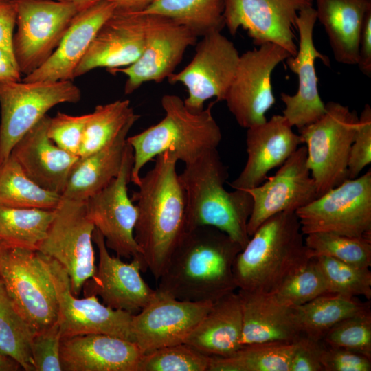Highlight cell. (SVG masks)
I'll use <instances>...</instances> for the list:
<instances>
[{
	"mask_svg": "<svg viewBox=\"0 0 371 371\" xmlns=\"http://www.w3.org/2000/svg\"><path fill=\"white\" fill-rule=\"evenodd\" d=\"M155 157L131 200L137 210L135 240L148 270L158 280L186 232V199L175 153L165 151Z\"/></svg>",
	"mask_w": 371,
	"mask_h": 371,
	"instance_id": "6da1fadb",
	"label": "cell"
},
{
	"mask_svg": "<svg viewBox=\"0 0 371 371\" xmlns=\"http://www.w3.org/2000/svg\"><path fill=\"white\" fill-rule=\"evenodd\" d=\"M242 249L214 227L187 231L159 278L157 289L181 300L214 302L237 289L234 265Z\"/></svg>",
	"mask_w": 371,
	"mask_h": 371,
	"instance_id": "7a4b0ae2",
	"label": "cell"
},
{
	"mask_svg": "<svg viewBox=\"0 0 371 371\" xmlns=\"http://www.w3.org/2000/svg\"><path fill=\"white\" fill-rule=\"evenodd\" d=\"M311 259L295 213H278L260 225L238 254L234 265L237 289L274 293Z\"/></svg>",
	"mask_w": 371,
	"mask_h": 371,
	"instance_id": "3957f363",
	"label": "cell"
},
{
	"mask_svg": "<svg viewBox=\"0 0 371 371\" xmlns=\"http://www.w3.org/2000/svg\"><path fill=\"white\" fill-rule=\"evenodd\" d=\"M179 177L186 199V232L211 226L227 234L243 249L250 236L247 224L253 200L247 190L224 188L229 174L217 148L185 165Z\"/></svg>",
	"mask_w": 371,
	"mask_h": 371,
	"instance_id": "277c9868",
	"label": "cell"
},
{
	"mask_svg": "<svg viewBox=\"0 0 371 371\" xmlns=\"http://www.w3.org/2000/svg\"><path fill=\"white\" fill-rule=\"evenodd\" d=\"M215 100L199 113L190 111L177 95L166 94L161 104L165 116L157 124L127 137L133 152L131 182L137 186L143 167L158 155L171 151L188 165L206 151L217 148L221 131L212 109Z\"/></svg>",
	"mask_w": 371,
	"mask_h": 371,
	"instance_id": "5b68a950",
	"label": "cell"
},
{
	"mask_svg": "<svg viewBox=\"0 0 371 371\" xmlns=\"http://www.w3.org/2000/svg\"><path fill=\"white\" fill-rule=\"evenodd\" d=\"M325 107L319 120L298 129L318 196L348 179L349 153L359 122L356 111L347 106L330 101Z\"/></svg>",
	"mask_w": 371,
	"mask_h": 371,
	"instance_id": "8992f818",
	"label": "cell"
},
{
	"mask_svg": "<svg viewBox=\"0 0 371 371\" xmlns=\"http://www.w3.org/2000/svg\"><path fill=\"white\" fill-rule=\"evenodd\" d=\"M0 282L16 308L35 333L56 322L58 302L55 289L38 251L1 243Z\"/></svg>",
	"mask_w": 371,
	"mask_h": 371,
	"instance_id": "52a82bcc",
	"label": "cell"
},
{
	"mask_svg": "<svg viewBox=\"0 0 371 371\" xmlns=\"http://www.w3.org/2000/svg\"><path fill=\"white\" fill-rule=\"evenodd\" d=\"M80 98L81 91L72 80L0 82V165L49 109Z\"/></svg>",
	"mask_w": 371,
	"mask_h": 371,
	"instance_id": "ba28073f",
	"label": "cell"
},
{
	"mask_svg": "<svg viewBox=\"0 0 371 371\" xmlns=\"http://www.w3.org/2000/svg\"><path fill=\"white\" fill-rule=\"evenodd\" d=\"M304 235L371 238V170L348 179L295 211Z\"/></svg>",
	"mask_w": 371,
	"mask_h": 371,
	"instance_id": "9c48e42d",
	"label": "cell"
},
{
	"mask_svg": "<svg viewBox=\"0 0 371 371\" xmlns=\"http://www.w3.org/2000/svg\"><path fill=\"white\" fill-rule=\"evenodd\" d=\"M13 52L22 74H30L52 54L72 19L81 10L74 3L52 0H15Z\"/></svg>",
	"mask_w": 371,
	"mask_h": 371,
	"instance_id": "30bf717a",
	"label": "cell"
},
{
	"mask_svg": "<svg viewBox=\"0 0 371 371\" xmlns=\"http://www.w3.org/2000/svg\"><path fill=\"white\" fill-rule=\"evenodd\" d=\"M95 229L86 213L85 201L63 199L38 251L56 260L70 278L71 290L79 296L95 270L92 234Z\"/></svg>",
	"mask_w": 371,
	"mask_h": 371,
	"instance_id": "8fae6325",
	"label": "cell"
},
{
	"mask_svg": "<svg viewBox=\"0 0 371 371\" xmlns=\"http://www.w3.org/2000/svg\"><path fill=\"white\" fill-rule=\"evenodd\" d=\"M133 165V148L127 142L118 175L85 201L86 213L104 236L108 249L120 258L137 259L148 269L134 237L137 210L128 194Z\"/></svg>",
	"mask_w": 371,
	"mask_h": 371,
	"instance_id": "7c38bea8",
	"label": "cell"
},
{
	"mask_svg": "<svg viewBox=\"0 0 371 371\" xmlns=\"http://www.w3.org/2000/svg\"><path fill=\"white\" fill-rule=\"evenodd\" d=\"M240 55L234 45L221 32H213L196 43L192 60L181 71L167 79L171 84L182 83L188 96L183 100L192 112L204 109L206 100L225 101L234 78Z\"/></svg>",
	"mask_w": 371,
	"mask_h": 371,
	"instance_id": "4fadbf2b",
	"label": "cell"
},
{
	"mask_svg": "<svg viewBox=\"0 0 371 371\" xmlns=\"http://www.w3.org/2000/svg\"><path fill=\"white\" fill-rule=\"evenodd\" d=\"M291 55L281 46L266 43L240 56L237 69L225 101L236 121L248 128L265 122L267 111L275 104L271 74Z\"/></svg>",
	"mask_w": 371,
	"mask_h": 371,
	"instance_id": "5bb4252c",
	"label": "cell"
},
{
	"mask_svg": "<svg viewBox=\"0 0 371 371\" xmlns=\"http://www.w3.org/2000/svg\"><path fill=\"white\" fill-rule=\"evenodd\" d=\"M40 253L55 289L58 302L56 322L62 337L95 333L134 341L133 314L111 308L101 303L95 295L82 298L75 296L65 269L56 260Z\"/></svg>",
	"mask_w": 371,
	"mask_h": 371,
	"instance_id": "9a60e30c",
	"label": "cell"
},
{
	"mask_svg": "<svg viewBox=\"0 0 371 371\" xmlns=\"http://www.w3.org/2000/svg\"><path fill=\"white\" fill-rule=\"evenodd\" d=\"M313 0H225V26L234 36L238 28L247 31L253 43L277 44L292 56L297 47L293 27L299 12L313 6Z\"/></svg>",
	"mask_w": 371,
	"mask_h": 371,
	"instance_id": "2e32d148",
	"label": "cell"
},
{
	"mask_svg": "<svg viewBox=\"0 0 371 371\" xmlns=\"http://www.w3.org/2000/svg\"><path fill=\"white\" fill-rule=\"evenodd\" d=\"M144 14L146 42L142 55L132 65L110 71L127 76L125 94L132 93L144 82H160L168 78L187 48L196 43L197 37L186 27L161 15Z\"/></svg>",
	"mask_w": 371,
	"mask_h": 371,
	"instance_id": "e0dca14e",
	"label": "cell"
},
{
	"mask_svg": "<svg viewBox=\"0 0 371 371\" xmlns=\"http://www.w3.org/2000/svg\"><path fill=\"white\" fill-rule=\"evenodd\" d=\"M247 191L253 200L247 224L249 236L271 216L283 212H295L314 201L318 194L307 164L306 146L298 147L265 183Z\"/></svg>",
	"mask_w": 371,
	"mask_h": 371,
	"instance_id": "ac0fdd59",
	"label": "cell"
},
{
	"mask_svg": "<svg viewBox=\"0 0 371 371\" xmlns=\"http://www.w3.org/2000/svg\"><path fill=\"white\" fill-rule=\"evenodd\" d=\"M156 290L150 302L133 315L134 341L144 354L185 343L213 304L181 300Z\"/></svg>",
	"mask_w": 371,
	"mask_h": 371,
	"instance_id": "d6986e66",
	"label": "cell"
},
{
	"mask_svg": "<svg viewBox=\"0 0 371 371\" xmlns=\"http://www.w3.org/2000/svg\"><path fill=\"white\" fill-rule=\"evenodd\" d=\"M316 21V12L313 6L299 12L295 20L299 47L295 56L286 59L289 69L297 76L298 87L294 95L281 93L280 98L285 106L282 115L292 127L298 129L319 120L326 111L319 93L315 60L319 58L328 67L330 64L329 58L319 52L314 45L313 29Z\"/></svg>",
	"mask_w": 371,
	"mask_h": 371,
	"instance_id": "ffe728a7",
	"label": "cell"
},
{
	"mask_svg": "<svg viewBox=\"0 0 371 371\" xmlns=\"http://www.w3.org/2000/svg\"><path fill=\"white\" fill-rule=\"evenodd\" d=\"M92 239L98 248L99 261L93 276L83 285L84 297L99 296L111 308L133 315L139 313L157 292L141 276V271L148 270L146 267L137 259L124 262L121 258L111 256L104 236L96 228Z\"/></svg>",
	"mask_w": 371,
	"mask_h": 371,
	"instance_id": "44dd1931",
	"label": "cell"
},
{
	"mask_svg": "<svg viewBox=\"0 0 371 371\" xmlns=\"http://www.w3.org/2000/svg\"><path fill=\"white\" fill-rule=\"evenodd\" d=\"M146 42V14L115 10L98 30L75 69L74 78L95 68L128 67L142 55Z\"/></svg>",
	"mask_w": 371,
	"mask_h": 371,
	"instance_id": "7402d4cb",
	"label": "cell"
},
{
	"mask_svg": "<svg viewBox=\"0 0 371 371\" xmlns=\"http://www.w3.org/2000/svg\"><path fill=\"white\" fill-rule=\"evenodd\" d=\"M302 143L283 115H274L269 120L247 128V161L231 187L247 190L260 186L267 173L280 166Z\"/></svg>",
	"mask_w": 371,
	"mask_h": 371,
	"instance_id": "603a6c76",
	"label": "cell"
},
{
	"mask_svg": "<svg viewBox=\"0 0 371 371\" xmlns=\"http://www.w3.org/2000/svg\"><path fill=\"white\" fill-rule=\"evenodd\" d=\"M50 119L45 115L16 142L10 155L36 184L62 195L79 157L60 148L49 138Z\"/></svg>",
	"mask_w": 371,
	"mask_h": 371,
	"instance_id": "cb8c5ba5",
	"label": "cell"
},
{
	"mask_svg": "<svg viewBox=\"0 0 371 371\" xmlns=\"http://www.w3.org/2000/svg\"><path fill=\"white\" fill-rule=\"evenodd\" d=\"M109 0L98 1L80 10L72 19L58 47L24 82L73 80L74 73L102 25L113 13Z\"/></svg>",
	"mask_w": 371,
	"mask_h": 371,
	"instance_id": "d4e9b609",
	"label": "cell"
},
{
	"mask_svg": "<svg viewBox=\"0 0 371 371\" xmlns=\"http://www.w3.org/2000/svg\"><path fill=\"white\" fill-rule=\"evenodd\" d=\"M144 353L137 344L106 334L62 337L63 371H138Z\"/></svg>",
	"mask_w": 371,
	"mask_h": 371,
	"instance_id": "484cf974",
	"label": "cell"
},
{
	"mask_svg": "<svg viewBox=\"0 0 371 371\" xmlns=\"http://www.w3.org/2000/svg\"><path fill=\"white\" fill-rule=\"evenodd\" d=\"M243 315L241 345L295 343L303 335L295 307L282 302L274 293L238 290Z\"/></svg>",
	"mask_w": 371,
	"mask_h": 371,
	"instance_id": "4316f807",
	"label": "cell"
},
{
	"mask_svg": "<svg viewBox=\"0 0 371 371\" xmlns=\"http://www.w3.org/2000/svg\"><path fill=\"white\" fill-rule=\"evenodd\" d=\"M242 333L241 303L234 291L213 302L185 344L208 356L227 357L242 347Z\"/></svg>",
	"mask_w": 371,
	"mask_h": 371,
	"instance_id": "83f0119b",
	"label": "cell"
},
{
	"mask_svg": "<svg viewBox=\"0 0 371 371\" xmlns=\"http://www.w3.org/2000/svg\"><path fill=\"white\" fill-rule=\"evenodd\" d=\"M315 3L317 20L324 28L335 60L357 65L361 30L371 0H315Z\"/></svg>",
	"mask_w": 371,
	"mask_h": 371,
	"instance_id": "f1b7e54d",
	"label": "cell"
},
{
	"mask_svg": "<svg viewBox=\"0 0 371 371\" xmlns=\"http://www.w3.org/2000/svg\"><path fill=\"white\" fill-rule=\"evenodd\" d=\"M133 125L126 126L110 144L100 150L78 157L61 195L63 199L85 201L118 175L128 134Z\"/></svg>",
	"mask_w": 371,
	"mask_h": 371,
	"instance_id": "f546056e",
	"label": "cell"
},
{
	"mask_svg": "<svg viewBox=\"0 0 371 371\" xmlns=\"http://www.w3.org/2000/svg\"><path fill=\"white\" fill-rule=\"evenodd\" d=\"M370 308V303H363L356 297L328 293L295 307V311L302 335L322 341L336 324Z\"/></svg>",
	"mask_w": 371,
	"mask_h": 371,
	"instance_id": "4dcf8cb0",
	"label": "cell"
},
{
	"mask_svg": "<svg viewBox=\"0 0 371 371\" xmlns=\"http://www.w3.org/2000/svg\"><path fill=\"white\" fill-rule=\"evenodd\" d=\"M225 0H153L142 12L167 17L190 30L197 38L225 27Z\"/></svg>",
	"mask_w": 371,
	"mask_h": 371,
	"instance_id": "1f68e13d",
	"label": "cell"
},
{
	"mask_svg": "<svg viewBox=\"0 0 371 371\" xmlns=\"http://www.w3.org/2000/svg\"><path fill=\"white\" fill-rule=\"evenodd\" d=\"M295 343L243 346L232 355L210 356L207 371H289Z\"/></svg>",
	"mask_w": 371,
	"mask_h": 371,
	"instance_id": "d6a6232c",
	"label": "cell"
},
{
	"mask_svg": "<svg viewBox=\"0 0 371 371\" xmlns=\"http://www.w3.org/2000/svg\"><path fill=\"white\" fill-rule=\"evenodd\" d=\"M55 210L0 206V242L38 251L47 236Z\"/></svg>",
	"mask_w": 371,
	"mask_h": 371,
	"instance_id": "836d02e7",
	"label": "cell"
},
{
	"mask_svg": "<svg viewBox=\"0 0 371 371\" xmlns=\"http://www.w3.org/2000/svg\"><path fill=\"white\" fill-rule=\"evenodd\" d=\"M61 200L32 181L11 155L0 165V206L54 210Z\"/></svg>",
	"mask_w": 371,
	"mask_h": 371,
	"instance_id": "e575fe53",
	"label": "cell"
},
{
	"mask_svg": "<svg viewBox=\"0 0 371 371\" xmlns=\"http://www.w3.org/2000/svg\"><path fill=\"white\" fill-rule=\"evenodd\" d=\"M139 117L128 100L98 105L89 113L78 157H85L104 148L126 126L135 124Z\"/></svg>",
	"mask_w": 371,
	"mask_h": 371,
	"instance_id": "d590c367",
	"label": "cell"
},
{
	"mask_svg": "<svg viewBox=\"0 0 371 371\" xmlns=\"http://www.w3.org/2000/svg\"><path fill=\"white\" fill-rule=\"evenodd\" d=\"M34 334L0 282V354L14 359L24 370L34 371L31 351Z\"/></svg>",
	"mask_w": 371,
	"mask_h": 371,
	"instance_id": "8d00e7d4",
	"label": "cell"
},
{
	"mask_svg": "<svg viewBox=\"0 0 371 371\" xmlns=\"http://www.w3.org/2000/svg\"><path fill=\"white\" fill-rule=\"evenodd\" d=\"M304 243L312 258L326 256L363 268L371 266V238H357L331 232L306 235Z\"/></svg>",
	"mask_w": 371,
	"mask_h": 371,
	"instance_id": "74e56055",
	"label": "cell"
},
{
	"mask_svg": "<svg viewBox=\"0 0 371 371\" xmlns=\"http://www.w3.org/2000/svg\"><path fill=\"white\" fill-rule=\"evenodd\" d=\"M325 280L328 293L371 299L370 268L353 266L333 258L314 257Z\"/></svg>",
	"mask_w": 371,
	"mask_h": 371,
	"instance_id": "f35d334b",
	"label": "cell"
},
{
	"mask_svg": "<svg viewBox=\"0 0 371 371\" xmlns=\"http://www.w3.org/2000/svg\"><path fill=\"white\" fill-rule=\"evenodd\" d=\"M210 356L183 343L143 355L138 371H207Z\"/></svg>",
	"mask_w": 371,
	"mask_h": 371,
	"instance_id": "ab89813d",
	"label": "cell"
},
{
	"mask_svg": "<svg viewBox=\"0 0 371 371\" xmlns=\"http://www.w3.org/2000/svg\"><path fill=\"white\" fill-rule=\"evenodd\" d=\"M322 341L326 346L349 350L371 359L370 308L336 324L326 333Z\"/></svg>",
	"mask_w": 371,
	"mask_h": 371,
	"instance_id": "60d3db41",
	"label": "cell"
},
{
	"mask_svg": "<svg viewBox=\"0 0 371 371\" xmlns=\"http://www.w3.org/2000/svg\"><path fill=\"white\" fill-rule=\"evenodd\" d=\"M325 293H328L327 286L313 258L274 293L279 300L293 307L302 306Z\"/></svg>",
	"mask_w": 371,
	"mask_h": 371,
	"instance_id": "b9f144b4",
	"label": "cell"
},
{
	"mask_svg": "<svg viewBox=\"0 0 371 371\" xmlns=\"http://www.w3.org/2000/svg\"><path fill=\"white\" fill-rule=\"evenodd\" d=\"M61 333L57 322L35 333L31 346L34 371H62Z\"/></svg>",
	"mask_w": 371,
	"mask_h": 371,
	"instance_id": "7bdbcfd3",
	"label": "cell"
},
{
	"mask_svg": "<svg viewBox=\"0 0 371 371\" xmlns=\"http://www.w3.org/2000/svg\"><path fill=\"white\" fill-rule=\"evenodd\" d=\"M88 117L89 113L71 115L58 112L50 119L47 135L58 147L78 156Z\"/></svg>",
	"mask_w": 371,
	"mask_h": 371,
	"instance_id": "ee69618b",
	"label": "cell"
},
{
	"mask_svg": "<svg viewBox=\"0 0 371 371\" xmlns=\"http://www.w3.org/2000/svg\"><path fill=\"white\" fill-rule=\"evenodd\" d=\"M371 162V107L365 104L359 117L358 126L348 161V178L359 177Z\"/></svg>",
	"mask_w": 371,
	"mask_h": 371,
	"instance_id": "f6af8a7d",
	"label": "cell"
},
{
	"mask_svg": "<svg viewBox=\"0 0 371 371\" xmlns=\"http://www.w3.org/2000/svg\"><path fill=\"white\" fill-rule=\"evenodd\" d=\"M324 371H370L371 359L359 353L324 344L320 357Z\"/></svg>",
	"mask_w": 371,
	"mask_h": 371,
	"instance_id": "bcb514c9",
	"label": "cell"
},
{
	"mask_svg": "<svg viewBox=\"0 0 371 371\" xmlns=\"http://www.w3.org/2000/svg\"><path fill=\"white\" fill-rule=\"evenodd\" d=\"M324 343L302 335L297 341L289 371H324L320 361Z\"/></svg>",
	"mask_w": 371,
	"mask_h": 371,
	"instance_id": "7dc6e473",
	"label": "cell"
},
{
	"mask_svg": "<svg viewBox=\"0 0 371 371\" xmlns=\"http://www.w3.org/2000/svg\"><path fill=\"white\" fill-rule=\"evenodd\" d=\"M16 23V1L0 0V48L14 57L12 41Z\"/></svg>",
	"mask_w": 371,
	"mask_h": 371,
	"instance_id": "c3c4849f",
	"label": "cell"
},
{
	"mask_svg": "<svg viewBox=\"0 0 371 371\" xmlns=\"http://www.w3.org/2000/svg\"><path fill=\"white\" fill-rule=\"evenodd\" d=\"M357 65L366 76H371V10L365 16L359 39Z\"/></svg>",
	"mask_w": 371,
	"mask_h": 371,
	"instance_id": "681fc988",
	"label": "cell"
},
{
	"mask_svg": "<svg viewBox=\"0 0 371 371\" xmlns=\"http://www.w3.org/2000/svg\"><path fill=\"white\" fill-rule=\"evenodd\" d=\"M21 74L15 58L0 48V82L21 81Z\"/></svg>",
	"mask_w": 371,
	"mask_h": 371,
	"instance_id": "f907efd6",
	"label": "cell"
},
{
	"mask_svg": "<svg viewBox=\"0 0 371 371\" xmlns=\"http://www.w3.org/2000/svg\"><path fill=\"white\" fill-rule=\"evenodd\" d=\"M115 5V10L124 12H140L144 10L153 0H109Z\"/></svg>",
	"mask_w": 371,
	"mask_h": 371,
	"instance_id": "816d5d0a",
	"label": "cell"
},
{
	"mask_svg": "<svg viewBox=\"0 0 371 371\" xmlns=\"http://www.w3.org/2000/svg\"><path fill=\"white\" fill-rule=\"evenodd\" d=\"M21 368L12 358L0 354V371H16Z\"/></svg>",
	"mask_w": 371,
	"mask_h": 371,
	"instance_id": "f5cc1de1",
	"label": "cell"
},
{
	"mask_svg": "<svg viewBox=\"0 0 371 371\" xmlns=\"http://www.w3.org/2000/svg\"><path fill=\"white\" fill-rule=\"evenodd\" d=\"M56 1L74 3L77 5L78 6H79L81 9H84L102 0H56Z\"/></svg>",
	"mask_w": 371,
	"mask_h": 371,
	"instance_id": "db71d44e",
	"label": "cell"
},
{
	"mask_svg": "<svg viewBox=\"0 0 371 371\" xmlns=\"http://www.w3.org/2000/svg\"><path fill=\"white\" fill-rule=\"evenodd\" d=\"M1 243L0 242V251H1Z\"/></svg>",
	"mask_w": 371,
	"mask_h": 371,
	"instance_id": "11a10c76",
	"label": "cell"
}]
</instances>
